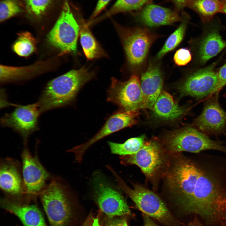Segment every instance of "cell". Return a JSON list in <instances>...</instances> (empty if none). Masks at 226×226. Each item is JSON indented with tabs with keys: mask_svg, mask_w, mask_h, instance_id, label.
Here are the masks:
<instances>
[{
	"mask_svg": "<svg viewBox=\"0 0 226 226\" xmlns=\"http://www.w3.org/2000/svg\"><path fill=\"white\" fill-rule=\"evenodd\" d=\"M196 154L175 163L168 178L170 187L186 212L208 223H226V157Z\"/></svg>",
	"mask_w": 226,
	"mask_h": 226,
	"instance_id": "obj_1",
	"label": "cell"
},
{
	"mask_svg": "<svg viewBox=\"0 0 226 226\" xmlns=\"http://www.w3.org/2000/svg\"><path fill=\"white\" fill-rule=\"evenodd\" d=\"M94 76V72L85 67L71 70L50 81L37 102L40 114L70 104L81 88Z\"/></svg>",
	"mask_w": 226,
	"mask_h": 226,
	"instance_id": "obj_2",
	"label": "cell"
},
{
	"mask_svg": "<svg viewBox=\"0 0 226 226\" xmlns=\"http://www.w3.org/2000/svg\"><path fill=\"white\" fill-rule=\"evenodd\" d=\"M114 175L119 187L125 193L144 213L168 226H175L176 221L164 203L155 194L141 186L129 187L113 168L106 167Z\"/></svg>",
	"mask_w": 226,
	"mask_h": 226,
	"instance_id": "obj_3",
	"label": "cell"
},
{
	"mask_svg": "<svg viewBox=\"0 0 226 226\" xmlns=\"http://www.w3.org/2000/svg\"><path fill=\"white\" fill-rule=\"evenodd\" d=\"M72 193L60 179H53L40 195L52 226H66L71 212Z\"/></svg>",
	"mask_w": 226,
	"mask_h": 226,
	"instance_id": "obj_4",
	"label": "cell"
},
{
	"mask_svg": "<svg viewBox=\"0 0 226 226\" xmlns=\"http://www.w3.org/2000/svg\"><path fill=\"white\" fill-rule=\"evenodd\" d=\"M166 147L174 152L198 153L207 150L220 151L226 155V147L221 142L212 140L205 133L188 126L171 132L164 139Z\"/></svg>",
	"mask_w": 226,
	"mask_h": 226,
	"instance_id": "obj_5",
	"label": "cell"
},
{
	"mask_svg": "<svg viewBox=\"0 0 226 226\" xmlns=\"http://www.w3.org/2000/svg\"><path fill=\"white\" fill-rule=\"evenodd\" d=\"M114 23L128 64L133 68L139 67L145 60L151 46L158 35L146 28L125 27Z\"/></svg>",
	"mask_w": 226,
	"mask_h": 226,
	"instance_id": "obj_6",
	"label": "cell"
},
{
	"mask_svg": "<svg viewBox=\"0 0 226 226\" xmlns=\"http://www.w3.org/2000/svg\"><path fill=\"white\" fill-rule=\"evenodd\" d=\"M79 29L78 23L66 0L60 16L48 34V41L59 50L62 54H76Z\"/></svg>",
	"mask_w": 226,
	"mask_h": 226,
	"instance_id": "obj_7",
	"label": "cell"
},
{
	"mask_svg": "<svg viewBox=\"0 0 226 226\" xmlns=\"http://www.w3.org/2000/svg\"><path fill=\"white\" fill-rule=\"evenodd\" d=\"M107 100L117 105L119 110L129 111L145 108L139 79L133 74L125 81L114 78L108 91Z\"/></svg>",
	"mask_w": 226,
	"mask_h": 226,
	"instance_id": "obj_8",
	"label": "cell"
},
{
	"mask_svg": "<svg viewBox=\"0 0 226 226\" xmlns=\"http://www.w3.org/2000/svg\"><path fill=\"white\" fill-rule=\"evenodd\" d=\"M92 181L94 200L100 211L108 217L130 214V211L122 195L100 174H95Z\"/></svg>",
	"mask_w": 226,
	"mask_h": 226,
	"instance_id": "obj_9",
	"label": "cell"
},
{
	"mask_svg": "<svg viewBox=\"0 0 226 226\" xmlns=\"http://www.w3.org/2000/svg\"><path fill=\"white\" fill-rule=\"evenodd\" d=\"M216 66V63H213L188 76L178 87L181 95L200 99L216 93L218 83Z\"/></svg>",
	"mask_w": 226,
	"mask_h": 226,
	"instance_id": "obj_10",
	"label": "cell"
},
{
	"mask_svg": "<svg viewBox=\"0 0 226 226\" xmlns=\"http://www.w3.org/2000/svg\"><path fill=\"white\" fill-rule=\"evenodd\" d=\"M138 110L124 111L120 110L114 113L107 120L101 128L85 143L75 146L68 150L73 153L75 160L81 163L87 150L102 138L124 128L131 126L137 122Z\"/></svg>",
	"mask_w": 226,
	"mask_h": 226,
	"instance_id": "obj_11",
	"label": "cell"
},
{
	"mask_svg": "<svg viewBox=\"0 0 226 226\" xmlns=\"http://www.w3.org/2000/svg\"><path fill=\"white\" fill-rule=\"evenodd\" d=\"M40 114L37 102L18 105L12 112L2 117L1 123L3 126L11 128L19 134L26 143L29 136L38 130V119Z\"/></svg>",
	"mask_w": 226,
	"mask_h": 226,
	"instance_id": "obj_12",
	"label": "cell"
},
{
	"mask_svg": "<svg viewBox=\"0 0 226 226\" xmlns=\"http://www.w3.org/2000/svg\"><path fill=\"white\" fill-rule=\"evenodd\" d=\"M22 153V176L25 194L35 196L40 195L45 188L50 175L36 156H32L24 143Z\"/></svg>",
	"mask_w": 226,
	"mask_h": 226,
	"instance_id": "obj_13",
	"label": "cell"
},
{
	"mask_svg": "<svg viewBox=\"0 0 226 226\" xmlns=\"http://www.w3.org/2000/svg\"><path fill=\"white\" fill-rule=\"evenodd\" d=\"M160 145L154 140L145 141L141 148L133 154L120 157L123 164H135L148 177L153 176L161 167L163 159Z\"/></svg>",
	"mask_w": 226,
	"mask_h": 226,
	"instance_id": "obj_14",
	"label": "cell"
},
{
	"mask_svg": "<svg viewBox=\"0 0 226 226\" xmlns=\"http://www.w3.org/2000/svg\"><path fill=\"white\" fill-rule=\"evenodd\" d=\"M193 124L208 134L216 135L223 132L226 126V112L219 104L218 94L207 100Z\"/></svg>",
	"mask_w": 226,
	"mask_h": 226,
	"instance_id": "obj_15",
	"label": "cell"
},
{
	"mask_svg": "<svg viewBox=\"0 0 226 226\" xmlns=\"http://www.w3.org/2000/svg\"><path fill=\"white\" fill-rule=\"evenodd\" d=\"M0 187L6 194L13 197H20L25 194L20 164L11 158L1 161Z\"/></svg>",
	"mask_w": 226,
	"mask_h": 226,
	"instance_id": "obj_16",
	"label": "cell"
},
{
	"mask_svg": "<svg viewBox=\"0 0 226 226\" xmlns=\"http://www.w3.org/2000/svg\"><path fill=\"white\" fill-rule=\"evenodd\" d=\"M140 80L145 108L151 110L162 91L163 80L159 67L150 63L146 71L142 73Z\"/></svg>",
	"mask_w": 226,
	"mask_h": 226,
	"instance_id": "obj_17",
	"label": "cell"
},
{
	"mask_svg": "<svg viewBox=\"0 0 226 226\" xmlns=\"http://www.w3.org/2000/svg\"><path fill=\"white\" fill-rule=\"evenodd\" d=\"M138 15L141 22L150 27L170 25L182 19L176 10L151 3L146 5Z\"/></svg>",
	"mask_w": 226,
	"mask_h": 226,
	"instance_id": "obj_18",
	"label": "cell"
},
{
	"mask_svg": "<svg viewBox=\"0 0 226 226\" xmlns=\"http://www.w3.org/2000/svg\"><path fill=\"white\" fill-rule=\"evenodd\" d=\"M151 110L154 116L164 121H173L185 115L188 109L179 106L168 93L162 91Z\"/></svg>",
	"mask_w": 226,
	"mask_h": 226,
	"instance_id": "obj_19",
	"label": "cell"
},
{
	"mask_svg": "<svg viewBox=\"0 0 226 226\" xmlns=\"http://www.w3.org/2000/svg\"><path fill=\"white\" fill-rule=\"evenodd\" d=\"M3 208L17 216L24 226H46L42 214L36 206L24 205L8 199L2 201Z\"/></svg>",
	"mask_w": 226,
	"mask_h": 226,
	"instance_id": "obj_20",
	"label": "cell"
},
{
	"mask_svg": "<svg viewBox=\"0 0 226 226\" xmlns=\"http://www.w3.org/2000/svg\"><path fill=\"white\" fill-rule=\"evenodd\" d=\"M226 48V41L223 39L216 27H211L202 38L199 45L198 60L201 64L214 57Z\"/></svg>",
	"mask_w": 226,
	"mask_h": 226,
	"instance_id": "obj_21",
	"label": "cell"
},
{
	"mask_svg": "<svg viewBox=\"0 0 226 226\" xmlns=\"http://www.w3.org/2000/svg\"><path fill=\"white\" fill-rule=\"evenodd\" d=\"M81 44L85 56L88 60H92L106 55L90 30L87 23L83 19L78 20Z\"/></svg>",
	"mask_w": 226,
	"mask_h": 226,
	"instance_id": "obj_22",
	"label": "cell"
},
{
	"mask_svg": "<svg viewBox=\"0 0 226 226\" xmlns=\"http://www.w3.org/2000/svg\"><path fill=\"white\" fill-rule=\"evenodd\" d=\"M222 6L221 1L218 0H190L186 7L197 13L202 21L206 23L221 12Z\"/></svg>",
	"mask_w": 226,
	"mask_h": 226,
	"instance_id": "obj_23",
	"label": "cell"
},
{
	"mask_svg": "<svg viewBox=\"0 0 226 226\" xmlns=\"http://www.w3.org/2000/svg\"><path fill=\"white\" fill-rule=\"evenodd\" d=\"M151 0H117L103 15L90 21L91 25L120 13L130 12L141 9Z\"/></svg>",
	"mask_w": 226,
	"mask_h": 226,
	"instance_id": "obj_24",
	"label": "cell"
},
{
	"mask_svg": "<svg viewBox=\"0 0 226 226\" xmlns=\"http://www.w3.org/2000/svg\"><path fill=\"white\" fill-rule=\"evenodd\" d=\"M181 17L180 24L168 37L164 46L157 54L158 59L161 58L166 53L174 49L182 41L190 17L185 12L182 13Z\"/></svg>",
	"mask_w": 226,
	"mask_h": 226,
	"instance_id": "obj_25",
	"label": "cell"
},
{
	"mask_svg": "<svg viewBox=\"0 0 226 226\" xmlns=\"http://www.w3.org/2000/svg\"><path fill=\"white\" fill-rule=\"evenodd\" d=\"M145 137L142 135L130 138L122 143L109 141L111 153L120 156L130 155L136 153L145 142Z\"/></svg>",
	"mask_w": 226,
	"mask_h": 226,
	"instance_id": "obj_26",
	"label": "cell"
},
{
	"mask_svg": "<svg viewBox=\"0 0 226 226\" xmlns=\"http://www.w3.org/2000/svg\"><path fill=\"white\" fill-rule=\"evenodd\" d=\"M36 40L32 34L25 31L18 34L13 46V51L20 56L26 57L36 50Z\"/></svg>",
	"mask_w": 226,
	"mask_h": 226,
	"instance_id": "obj_27",
	"label": "cell"
},
{
	"mask_svg": "<svg viewBox=\"0 0 226 226\" xmlns=\"http://www.w3.org/2000/svg\"><path fill=\"white\" fill-rule=\"evenodd\" d=\"M21 9L13 0H3L0 4V21L3 22L19 13Z\"/></svg>",
	"mask_w": 226,
	"mask_h": 226,
	"instance_id": "obj_28",
	"label": "cell"
},
{
	"mask_svg": "<svg viewBox=\"0 0 226 226\" xmlns=\"http://www.w3.org/2000/svg\"><path fill=\"white\" fill-rule=\"evenodd\" d=\"M52 0H28L26 6L30 13L36 16H40L45 11Z\"/></svg>",
	"mask_w": 226,
	"mask_h": 226,
	"instance_id": "obj_29",
	"label": "cell"
},
{
	"mask_svg": "<svg viewBox=\"0 0 226 226\" xmlns=\"http://www.w3.org/2000/svg\"><path fill=\"white\" fill-rule=\"evenodd\" d=\"M192 56L190 51L187 48H181L175 52L173 57L175 64L179 66L186 65L191 61Z\"/></svg>",
	"mask_w": 226,
	"mask_h": 226,
	"instance_id": "obj_30",
	"label": "cell"
},
{
	"mask_svg": "<svg viewBox=\"0 0 226 226\" xmlns=\"http://www.w3.org/2000/svg\"><path fill=\"white\" fill-rule=\"evenodd\" d=\"M104 226H129L125 218L115 217H108L104 222Z\"/></svg>",
	"mask_w": 226,
	"mask_h": 226,
	"instance_id": "obj_31",
	"label": "cell"
},
{
	"mask_svg": "<svg viewBox=\"0 0 226 226\" xmlns=\"http://www.w3.org/2000/svg\"><path fill=\"white\" fill-rule=\"evenodd\" d=\"M218 78V83L216 93L218 92L226 85V62L217 71Z\"/></svg>",
	"mask_w": 226,
	"mask_h": 226,
	"instance_id": "obj_32",
	"label": "cell"
},
{
	"mask_svg": "<svg viewBox=\"0 0 226 226\" xmlns=\"http://www.w3.org/2000/svg\"><path fill=\"white\" fill-rule=\"evenodd\" d=\"M111 0H98L96 5L94 9L90 18L89 21L95 19L103 10Z\"/></svg>",
	"mask_w": 226,
	"mask_h": 226,
	"instance_id": "obj_33",
	"label": "cell"
},
{
	"mask_svg": "<svg viewBox=\"0 0 226 226\" xmlns=\"http://www.w3.org/2000/svg\"><path fill=\"white\" fill-rule=\"evenodd\" d=\"M82 226H100L99 216H94L92 214H90Z\"/></svg>",
	"mask_w": 226,
	"mask_h": 226,
	"instance_id": "obj_34",
	"label": "cell"
},
{
	"mask_svg": "<svg viewBox=\"0 0 226 226\" xmlns=\"http://www.w3.org/2000/svg\"><path fill=\"white\" fill-rule=\"evenodd\" d=\"M177 8L179 10L183 9L187 6L190 0H172Z\"/></svg>",
	"mask_w": 226,
	"mask_h": 226,
	"instance_id": "obj_35",
	"label": "cell"
},
{
	"mask_svg": "<svg viewBox=\"0 0 226 226\" xmlns=\"http://www.w3.org/2000/svg\"><path fill=\"white\" fill-rule=\"evenodd\" d=\"M144 226H158L153 221L149 216L147 215H144Z\"/></svg>",
	"mask_w": 226,
	"mask_h": 226,
	"instance_id": "obj_36",
	"label": "cell"
},
{
	"mask_svg": "<svg viewBox=\"0 0 226 226\" xmlns=\"http://www.w3.org/2000/svg\"><path fill=\"white\" fill-rule=\"evenodd\" d=\"M187 226H204L197 218L189 223Z\"/></svg>",
	"mask_w": 226,
	"mask_h": 226,
	"instance_id": "obj_37",
	"label": "cell"
},
{
	"mask_svg": "<svg viewBox=\"0 0 226 226\" xmlns=\"http://www.w3.org/2000/svg\"><path fill=\"white\" fill-rule=\"evenodd\" d=\"M221 1L222 4L221 13L226 14V0Z\"/></svg>",
	"mask_w": 226,
	"mask_h": 226,
	"instance_id": "obj_38",
	"label": "cell"
},
{
	"mask_svg": "<svg viewBox=\"0 0 226 226\" xmlns=\"http://www.w3.org/2000/svg\"><path fill=\"white\" fill-rule=\"evenodd\" d=\"M221 226H226V223H224V224H222Z\"/></svg>",
	"mask_w": 226,
	"mask_h": 226,
	"instance_id": "obj_39",
	"label": "cell"
},
{
	"mask_svg": "<svg viewBox=\"0 0 226 226\" xmlns=\"http://www.w3.org/2000/svg\"><path fill=\"white\" fill-rule=\"evenodd\" d=\"M219 0V1H223V0Z\"/></svg>",
	"mask_w": 226,
	"mask_h": 226,
	"instance_id": "obj_40",
	"label": "cell"
},
{
	"mask_svg": "<svg viewBox=\"0 0 226 226\" xmlns=\"http://www.w3.org/2000/svg\"><path fill=\"white\" fill-rule=\"evenodd\" d=\"M28 0H25V1H28Z\"/></svg>",
	"mask_w": 226,
	"mask_h": 226,
	"instance_id": "obj_41",
	"label": "cell"
}]
</instances>
